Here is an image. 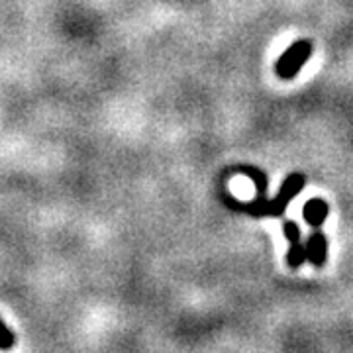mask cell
<instances>
[{
  "instance_id": "1",
  "label": "cell",
  "mask_w": 353,
  "mask_h": 353,
  "mask_svg": "<svg viewBox=\"0 0 353 353\" xmlns=\"http://www.w3.org/2000/svg\"><path fill=\"white\" fill-rule=\"evenodd\" d=\"M304 183H306V176L303 173H290L285 179L283 187L273 201H267L265 196H259L257 201L245 202V204L234 206V208H238V210L250 216H281L285 212L287 204L304 189Z\"/></svg>"
},
{
  "instance_id": "2",
  "label": "cell",
  "mask_w": 353,
  "mask_h": 353,
  "mask_svg": "<svg viewBox=\"0 0 353 353\" xmlns=\"http://www.w3.org/2000/svg\"><path fill=\"white\" fill-rule=\"evenodd\" d=\"M310 55H312V43L308 39H301V41L292 43L289 50L279 57L277 65H275L277 75L285 81L294 79L303 69V65L310 59Z\"/></svg>"
},
{
  "instance_id": "3",
  "label": "cell",
  "mask_w": 353,
  "mask_h": 353,
  "mask_svg": "<svg viewBox=\"0 0 353 353\" xmlns=\"http://www.w3.org/2000/svg\"><path fill=\"white\" fill-rule=\"evenodd\" d=\"M306 255H308V261L318 269L324 267L328 261V238L320 230L310 234V238L306 241Z\"/></svg>"
},
{
  "instance_id": "4",
  "label": "cell",
  "mask_w": 353,
  "mask_h": 353,
  "mask_svg": "<svg viewBox=\"0 0 353 353\" xmlns=\"http://www.w3.org/2000/svg\"><path fill=\"white\" fill-rule=\"evenodd\" d=\"M330 214L328 202L322 201V199H310V201L304 204L303 216L306 220V224H310L312 228H320Z\"/></svg>"
},
{
  "instance_id": "5",
  "label": "cell",
  "mask_w": 353,
  "mask_h": 353,
  "mask_svg": "<svg viewBox=\"0 0 353 353\" xmlns=\"http://www.w3.org/2000/svg\"><path fill=\"white\" fill-rule=\"evenodd\" d=\"M308 261V255H306V243L303 240L296 241V243H290L289 252H287V265L290 269H299Z\"/></svg>"
},
{
  "instance_id": "6",
  "label": "cell",
  "mask_w": 353,
  "mask_h": 353,
  "mask_svg": "<svg viewBox=\"0 0 353 353\" xmlns=\"http://www.w3.org/2000/svg\"><path fill=\"white\" fill-rule=\"evenodd\" d=\"M240 171H243V175L252 176L253 181H255V185H257V194L265 196V192H267V176L261 171H257L255 167H240Z\"/></svg>"
},
{
  "instance_id": "7",
  "label": "cell",
  "mask_w": 353,
  "mask_h": 353,
  "mask_svg": "<svg viewBox=\"0 0 353 353\" xmlns=\"http://www.w3.org/2000/svg\"><path fill=\"white\" fill-rule=\"evenodd\" d=\"M283 234H285V238L289 240V243L301 241V228L296 226L292 220H285V222H283Z\"/></svg>"
},
{
  "instance_id": "8",
  "label": "cell",
  "mask_w": 353,
  "mask_h": 353,
  "mask_svg": "<svg viewBox=\"0 0 353 353\" xmlns=\"http://www.w3.org/2000/svg\"><path fill=\"white\" fill-rule=\"evenodd\" d=\"M14 334L6 328V324L0 320V350H12Z\"/></svg>"
}]
</instances>
